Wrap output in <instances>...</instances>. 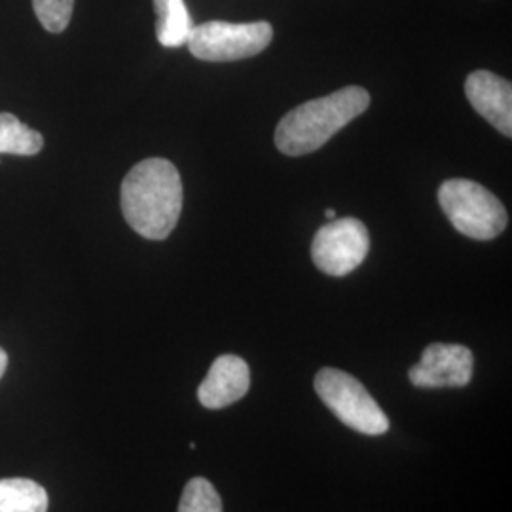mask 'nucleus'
Here are the masks:
<instances>
[{"mask_svg":"<svg viewBox=\"0 0 512 512\" xmlns=\"http://www.w3.org/2000/svg\"><path fill=\"white\" fill-rule=\"evenodd\" d=\"M183 181L179 169L164 158L135 165L120 190L122 213L129 226L145 239L167 238L183 211Z\"/></svg>","mask_w":512,"mask_h":512,"instance_id":"f257e3e1","label":"nucleus"},{"mask_svg":"<svg viewBox=\"0 0 512 512\" xmlns=\"http://www.w3.org/2000/svg\"><path fill=\"white\" fill-rule=\"evenodd\" d=\"M370 107L365 88L348 86L308 101L287 112L275 129V147L287 156H304L327 145L330 139Z\"/></svg>","mask_w":512,"mask_h":512,"instance_id":"f03ea898","label":"nucleus"},{"mask_svg":"<svg viewBox=\"0 0 512 512\" xmlns=\"http://www.w3.org/2000/svg\"><path fill=\"white\" fill-rule=\"evenodd\" d=\"M440 209L461 236L490 241L509 224L505 205L482 184L469 179H450L440 184Z\"/></svg>","mask_w":512,"mask_h":512,"instance_id":"7ed1b4c3","label":"nucleus"},{"mask_svg":"<svg viewBox=\"0 0 512 512\" xmlns=\"http://www.w3.org/2000/svg\"><path fill=\"white\" fill-rule=\"evenodd\" d=\"M313 385L323 404L349 429L366 437H380L389 431V420L380 404L348 372L323 368L317 372Z\"/></svg>","mask_w":512,"mask_h":512,"instance_id":"20e7f679","label":"nucleus"},{"mask_svg":"<svg viewBox=\"0 0 512 512\" xmlns=\"http://www.w3.org/2000/svg\"><path fill=\"white\" fill-rule=\"evenodd\" d=\"M272 38L274 27L268 21H207L198 27L194 25L186 46L190 54L202 61L226 63L255 57L270 46Z\"/></svg>","mask_w":512,"mask_h":512,"instance_id":"39448f33","label":"nucleus"},{"mask_svg":"<svg viewBox=\"0 0 512 512\" xmlns=\"http://www.w3.org/2000/svg\"><path fill=\"white\" fill-rule=\"evenodd\" d=\"M368 249L370 236L361 220L332 219L311 241V260L323 274L344 277L365 262Z\"/></svg>","mask_w":512,"mask_h":512,"instance_id":"423d86ee","label":"nucleus"},{"mask_svg":"<svg viewBox=\"0 0 512 512\" xmlns=\"http://www.w3.org/2000/svg\"><path fill=\"white\" fill-rule=\"evenodd\" d=\"M475 355L459 344H431L423 349L420 363L412 366L408 378L423 389L465 387L473 380Z\"/></svg>","mask_w":512,"mask_h":512,"instance_id":"0eeeda50","label":"nucleus"},{"mask_svg":"<svg viewBox=\"0 0 512 512\" xmlns=\"http://www.w3.org/2000/svg\"><path fill=\"white\" fill-rule=\"evenodd\" d=\"M465 95L471 107L505 137L512 135V86L509 80L475 71L467 76Z\"/></svg>","mask_w":512,"mask_h":512,"instance_id":"6e6552de","label":"nucleus"},{"mask_svg":"<svg viewBox=\"0 0 512 512\" xmlns=\"http://www.w3.org/2000/svg\"><path fill=\"white\" fill-rule=\"evenodd\" d=\"M251 387L249 365L238 355H220L198 387V399L209 410H220L238 403Z\"/></svg>","mask_w":512,"mask_h":512,"instance_id":"1a4fd4ad","label":"nucleus"},{"mask_svg":"<svg viewBox=\"0 0 512 512\" xmlns=\"http://www.w3.org/2000/svg\"><path fill=\"white\" fill-rule=\"evenodd\" d=\"M156 37L165 48H181L194 29L184 0H154Z\"/></svg>","mask_w":512,"mask_h":512,"instance_id":"9d476101","label":"nucleus"},{"mask_svg":"<svg viewBox=\"0 0 512 512\" xmlns=\"http://www.w3.org/2000/svg\"><path fill=\"white\" fill-rule=\"evenodd\" d=\"M46 490L29 478L0 480V512H48Z\"/></svg>","mask_w":512,"mask_h":512,"instance_id":"9b49d317","label":"nucleus"},{"mask_svg":"<svg viewBox=\"0 0 512 512\" xmlns=\"http://www.w3.org/2000/svg\"><path fill=\"white\" fill-rule=\"evenodd\" d=\"M44 147L37 129L23 124L10 112H0V154L35 156Z\"/></svg>","mask_w":512,"mask_h":512,"instance_id":"f8f14e48","label":"nucleus"},{"mask_svg":"<svg viewBox=\"0 0 512 512\" xmlns=\"http://www.w3.org/2000/svg\"><path fill=\"white\" fill-rule=\"evenodd\" d=\"M179 512H222L219 492L207 478L196 476L184 486Z\"/></svg>","mask_w":512,"mask_h":512,"instance_id":"ddd939ff","label":"nucleus"},{"mask_svg":"<svg viewBox=\"0 0 512 512\" xmlns=\"http://www.w3.org/2000/svg\"><path fill=\"white\" fill-rule=\"evenodd\" d=\"M40 25L48 33H63L73 18L74 0H33Z\"/></svg>","mask_w":512,"mask_h":512,"instance_id":"4468645a","label":"nucleus"},{"mask_svg":"<svg viewBox=\"0 0 512 512\" xmlns=\"http://www.w3.org/2000/svg\"><path fill=\"white\" fill-rule=\"evenodd\" d=\"M6 366H8V355H6V351L0 348V378L4 376V372H6Z\"/></svg>","mask_w":512,"mask_h":512,"instance_id":"2eb2a0df","label":"nucleus"},{"mask_svg":"<svg viewBox=\"0 0 512 512\" xmlns=\"http://www.w3.org/2000/svg\"><path fill=\"white\" fill-rule=\"evenodd\" d=\"M325 215H327V219H336V211H334V209H327V213H325Z\"/></svg>","mask_w":512,"mask_h":512,"instance_id":"dca6fc26","label":"nucleus"}]
</instances>
